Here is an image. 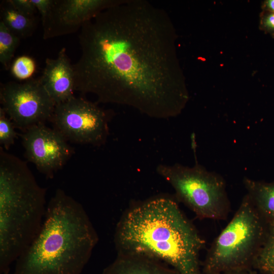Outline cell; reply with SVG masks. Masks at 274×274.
I'll return each instance as SVG.
<instances>
[{
  "label": "cell",
  "mask_w": 274,
  "mask_h": 274,
  "mask_svg": "<svg viewBox=\"0 0 274 274\" xmlns=\"http://www.w3.org/2000/svg\"><path fill=\"white\" fill-rule=\"evenodd\" d=\"M176 39L163 9L146 0H120L81 27L75 90L152 118L178 116L189 94Z\"/></svg>",
  "instance_id": "obj_1"
},
{
  "label": "cell",
  "mask_w": 274,
  "mask_h": 274,
  "mask_svg": "<svg viewBox=\"0 0 274 274\" xmlns=\"http://www.w3.org/2000/svg\"><path fill=\"white\" fill-rule=\"evenodd\" d=\"M178 202L174 195H159L129 207L116 225L117 254H142L179 274H201L199 255L205 241Z\"/></svg>",
  "instance_id": "obj_2"
},
{
  "label": "cell",
  "mask_w": 274,
  "mask_h": 274,
  "mask_svg": "<svg viewBox=\"0 0 274 274\" xmlns=\"http://www.w3.org/2000/svg\"><path fill=\"white\" fill-rule=\"evenodd\" d=\"M98 241L82 205L57 189L40 229L16 260L13 274H81Z\"/></svg>",
  "instance_id": "obj_3"
},
{
  "label": "cell",
  "mask_w": 274,
  "mask_h": 274,
  "mask_svg": "<svg viewBox=\"0 0 274 274\" xmlns=\"http://www.w3.org/2000/svg\"><path fill=\"white\" fill-rule=\"evenodd\" d=\"M46 189L26 163L0 147V273L8 274L38 234L46 212Z\"/></svg>",
  "instance_id": "obj_4"
},
{
  "label": "cell",
  "mask_w": 274,
  "mask_h": 274,
  "mask_svg": "<svg viewBox=\"0 0 274 274\" xmlns=\"http://www.w3.org/2000/svg\"><path fill=\"white\" fill-rule=\"evenodd\" d=\"M268 228L246 194L208 250L202 272L221 274L232 270H251Z\"/></svg>",
  "instance_id": "obj_5"
},
{
  "label": "cell",
  "mask_w": 274,
  "mask_h": 274,
  "mask_svg": "<svg viewBox=\"0 0 274 274\" xmlns=\"http://www.w3.org/2000/svg\"><path fill=\"white\" fill-rule=\"evenodd\" d=\"M156 172L175 191V197L200 219L225 220L230 211L226 184L220 174L196 162L192 166L179 163L159 164Z\"/></svg>",
  "instance_id": "obj_6"
},
{
  "label": "cell",
  "mask_w": 274,
  "mask_h": 274,
  "mask_svg": "<svg viewBox=\"0 0 274 274\" xmlns=\"http://www.w3.org/2000/svg\"><path fill=\"white\" fill-rule=\"evenodd\" d=\"M113 111L75 96L56 105L50 121L67 141L100 146L106 142Z\"/></svg>",
  "instance_id": "obj_7"
},
{
  "label": "cell",
  "mask_w": 274,
  "mask_h": 274,
  "mask_svg": "<svg viewBox=\"0 0 274 274\" xmlns=\"http://www.w3.org/2000/svg\"><path fill=\"white\" fill-rule=\"evenodd\" d=\"M0 102L15 127L23 131L50 121L56 106L40 78L23 83L9 82L2 84Z\"/></svg>",
  "instance_id": "obj_8"
},
{
  "label": "cell",
  "mask_w": 274,
  "mask_h": 274,
  "mask_svg": "<svg viewBox=\"0 0 274 274\" xmlns=\"http://www.w3.org/2000/svg\"><path fill=\"white\" fill-rule=\"evenodd\" d=\"M25 158L47 178L53 177L74 154V150L56 130L41 123L20 134Z\"/></svg>",
  "instance_id": "obj_9"
},
{
  "label": "cell",
  "mask_w": 274,
  "mask_h": 274,
  "mask_svg": "<svg viewBox=\"0 0 274 274\" xmlns=\"http://www.w3.org/2000/svg\"><path fill=\"white\" fill-rule=\"evenodd\" d=\"M120 0H54L42 20L46 40L76 32L83 24Z\"/></svg>",
  "instance_id": "obj_10"
},
{
  "label": "cell",
  "mask_w": 274,
  "mask_h": 274,
  "mask_svg": "<svg viewBox=\"0 0 274 274\" xmlns=\"http://www.w3.org/2000/svg\"><path fill=\"white\" fill-rule=\"evenodd\" d=\"M41 82L56 105L74 96L75 73L73 64L62 48L55 59L47 58Z\"/></svg>",
  "instance_id": "obj_11"
},
{
  "label": "cell",
  "mask_w": 274,
  "mask_h": 274,
  "mask_svg": "<svg viewBox=\"0 0 274 274\" xmlns=\"http://www.w3.org/2000/svg\"><path fill=\"white\" fill-rule=\"evenodd\" d=\"M102 274H179L164 262L139 254H117Z\"/></svg>",
  "instance_id": "obj_12"
},
{
  "label": "cell",
  "mask_w": 274,
  "mask_h": 274,
  "mask_svg": "<svg viewBox=\"0 0 274 274\" xmlns=\"http://www.w3.org/2000/svg\"><path fill=\"white\" fill-rule=\"evenodd\" d=\"M255 208L269 226H274V182L245 177L243 181Z\"/></svg>",
  "instance_id": "obj_13"
},
{
  "label": "cell",
  "mask_w": 274,
  "mask_h": 274,
  "mask_svg": "<svg viewBox=\"0 0 274 274\" xmlns=\"http://www.w3.org/2000/svg\"><path fill=\"white\" fill-rule=\"evenodd\" d=\"M1 18L6 26L20 39L31 36L36 27L35 17L21 13L7 1H3L1 5Z\"/></svg>",
  "instance_id": "obj_14"
},
{
  "label": "cell",
  "mask_w": 274,
  "mask_h": 274,
  "mask_svg": "<svg viewBox=\"0 0 274 274\" xmlns=\"http://www.w3.org/2000/svg\"><path fill=\"white\" fill-rule=\"evenodd\" d=\"M253 268L265 274H274V226H269L264 242Z\"/></svg>",
  "instance_id": "obj_15"
},
{
  "label": "cell",
  "mask_w": 274,
  "mask_h": 274,
  "mask_svg": "<svg viewBox=\"0 0 274 274\" xmlns=\"http://www.w3.org/2000/svg\"><path fill=\"white\" fill-rule=\"evenodd\" d=\"M20 39L0 22V62L6 70L10 66L11 61L19 46Z\"/></svg>",
  "instance_id": "obj_16"
},
{
  "label": "cell",
  "mask_w": 274,
  "mask_h": 274,
  "mask_svg": "<svg viewBox=\"0 0 274 274\" xmlns=\"http://www.w3.org/2000/svg\"><path fill=\"white\" fill-rule=\"evenodd\" d=\"M36 70L35 60L27 55L17 57L11 66V74L19 80L27 81L35 73Z\"/></svg>",
  "instance_id": "obj_17"
},
{
  "label": "cell",
  "mask_w": 274,
  "mask_h": 274,
  "mask_svg": "<svg viewBox=\"0 0 274 274\" xmlns=\"http://www.w3.org/2000/svg\"><path fill=\"white\" fill-rule=\"evenodd\" d=\"M15 128L12 120L1 107L0 145L1 147L8 150L14 144L17 138V133L15 130Z\"/></svg>",
  "instance_id": "obj_18"
},
{
  "label": "cell",
  "mask_w": 274,
  "mask_h": 274,
  "mask_svg": "<svg viewBox=\"0 0 274 274\" xmlns=\"http://www.w3.org/2000/svg\"><path fill=\"white\" fill-rule=\"evenodd\" d=\"M16 10L29 17H35L37 10L31 0H7Z\"/></svg>",
  "instance_id": "obj_19"
},
{
  "label": "cell",
  "mask_w": 274,
  "mask_h": 274,
  "mask_svg": "<svg viewBox=\"0 0 274 274\" xmlns=\"http://www.w3.org/2000/svg\"><path fill=\"white\" fill-rule=\"evenodd\" d=\"M260 18V29L274 38V13L262 11Z\"/></svg>",
  "instance_id": "obj_20"
},
{
  "label": "cell",
  "mask_w": 274,
  "mask_h": 274,
  "mask_svg": "<svg viewBox=\"0 0 274 274\" xmlns=\"http://www.w3.org/2000/svg\"><path fill=\"white\" fill-rule=\"evenodd\" d=\"M54 0H31L33 4L43 19L49 12Z\"/></svg>",
  "instance_id": "obj_21"
},
{
  "label": "cell",
  "mask_w": 274,
  "mask_h": 274,
  "mask_svg": "<svg viewBox=\"0 0 274 274\" xmlns=\"http://www.w3.org/2000/svg\"><path fill=\"white\" fill-rule=\"evenodd\" d=\"M262 11L274 13V0H266L261 5Z\"/></svg>",
  "instance_id": "obj_22"
},
{
  "label": "cell",
  "mask_w": 274,
  "mask_h": 274,
  "mask_svg": "<svg viewBox=\"0 0 274 274\" xmlns=\"http://www.w3.org/2000/svg\"><path fill=\"white\" fill-rule=\"evenodd\" d=\"M221 274H254L251 270L248 269H240V270H232L226 271Z\"/></svg>",
  "instance_id": "obj_23"
},
{
  "label": "cell",
  "mask_w": 274,
  "mask_h": 274,
  "mask_svg": "<svg viewBox=\"0 0 274 274\" xmlns=\"http://www.w3.org/2000/svg\"><path fill=\"white\" fill-rule=\"evenodd\" d=\"M201 274H211V273H204V272H202Z\"/></svg>",
  "instance_id": "obj_24"
}]
</instances>
